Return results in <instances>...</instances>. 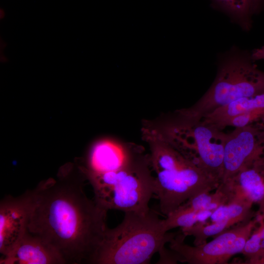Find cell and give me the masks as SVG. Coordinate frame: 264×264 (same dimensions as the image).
Returning a JSON list of instances; mask_svg holds the SVG:
<instances>
[{
  "label": "cell",
  "instance_id": "6da1fadb",
  "mask_svg": "<svg viewBox=\"0 0 264 264\" xmlns=\"http://www.w3.org/2000/svg\"><path fill=\"white\" fill-rule=\"evenodd\" d=\"M82 170V169H81ZM71 169L39 183L28 230L53 246L67 264H93L108 228V210L89 198L87 177Z\"/></svg>",
  "mask_w": 264,
  "mask_h": 264
},
{
  "label": "cell",
  "instance_id": "7a4b0ae2",
  "mask_svg": "<svg viewBox=\"0 0 264 264\" xmlns=\"http://www.w3.org/2000/svg\"><path fill=\"white\" fill-rule=\"evenodd\" d=\"M142 133L155 174L154 195L166 217L188 199L216 189L221 183L168 142L147 130L142 129Z\"/></svg>",
  "mask_w": 264,
  "mask_h": 264
},
{
  "label": "cell",
  "instance_id": "3957f363",
  "mask_svg": "<svg viewBox=\"0 0 264 264\" xmlns=\"http://www.w3.org/2000/svg\"><path fill=\"white\" fill-rule=\"evenodd\" d=\"M122 222L108 227L93 264H145L176 236L155 211L124 212Z\"/></svg>",
  "mask_w": 264,
  "mask_h": 264
},
{
  "label": "cell",
  "instance_id": "277c9868",
  "mask_svg": "<svg viewBox=\"0 0 264 264\" xmlns=\"http://www.w3.org/2000/svg\"><path fill=\"white\" fill-rule=\"evenodd\" d=\"M144 128L168 142L212 177L221 182L227 133L201 119L177 114L176 118Z\"/></svg>",
  "mask_w": 264,
  "mask_h": 264
},
{
  "label": "cell",
  "instance_id": "5b68a950",
  "mask_svg": "<svg viewBox=\"0 0 264 264\" xmlns=\"http://www.w3.org/2000/svg\"><path fill=\"white\" fill-rule=\"evenodd\" d=\"M264 92V72L251 53L232 49L220 62L210 88L193 106L177 111L186 117L201 119L215 110L240 98Z\"/></svg>",
  "mask_w": 264,
  "mask_h": 264
},
{
  "label": "cell",
  "instance_id": "8992f818",
  "mask_svg": "<svg viewBox=\"0 0 264 264\" xmlns=\"http://www.w3.org/2000/svg\"><path fill=\"white\" fill-rule=\"evenodd\" d=\"M84 174L93 188V198L107 210L146 213L150 210L149 202L154 194V176L148 154L121 170Z\"/></svg>",
  "mask_w": 264,
  "mask_h": 264
},
{
  "label": "cell",
  "instance_id": "52a82bcc",
  "mask_svg": "<svg viewBox=\"0 0 264 264\" xmlns=\"http://www.w3.org/2000/svg\"><path fill=\"white\" fill-rule=\"evenodd\" d=\"M247 222L239 223L217 235L211 241L199 245L185 243L186 236L182 232L176 233L169 242L170 249L176 254L178 262L190 264H225L234 255L233 245Z\"/></svg>",
  "mask_w": 264,
  "mask_h": 264
},
{
  "label": "cell",
  "instance_id": "ba28073f",
  "mask_svg": "<svg viewBox=\"0 0 264 264\" xmlns=\"http://www.w3.org/2000/svg\"><path fill=\"white\" fill-rule=\"evenodd\" d=\"M34 199V190L17 197L5 196L0 202V253L8 254L28 231Z\"/></svg>",
  "mask_w": 264,
  "mask_h": 264
},
{
  "label": "cell",
  "instance_id": "9c48e42d",
  "mask_svg": "<svg viewBox=\"0 0 264 264\" xmlns=\"http://www.w3.org/2000/svg\"><path fill=\"white\" fill-rule=\"evenodd\" d=\"M264 147V131L236 128L227 133L223 157L221 182L231 178L251 164Z\"/></svg>",
  "mask_w": 264,
  "mask_h": 264
},
{
  "label": "cell",
  "instance_id": "30bf717a",
  "mask_svg": "<svg viewBox=\"0 0 264 264\" xmlns=\"http://www.w3.org/2000/svg\"><path fill=\"white\" fill-rule=\"evenodd\" d=\"M146 155L120 141L111 139L99 141L91 148L88 155L87 167L82 168L85 174H100L128 167Z\"/></svg>",
  "mask_w": 264,
  "mask_h": 264
},
{
  "label": "cell",
  "instance_id": "8fae6325",
  "mask_svg": "<svg viewBox=\"0 0 264 264\" xmlns=\"http://www.w3.org/2000/svg\"><path fill=\"white\" fill-rule=\"evenodd\" d=\"M0 264H66L60 253L28 230L15 248L0 258Z\"/></svg>",
  "mask_w": 264,
  "mask_h": 264
},
{
  "label": "cell",
  "instance_id": "7c38bea8",
  "mask_svg": "<svg viewBox=\"0 0 264 264\" xmlns=\"http://www.w3.org/2000/svg\"><path fill=\"white\" fill-rule=\"evenodd\" d=\"M224 182L230 185L234 195L253 204L264 202V176L255 161Z\"/></svg>",
  "mask_w": 264,
  "mask_h": 264
},
{
  "label": "cell",
  "instance_id": "4fadbf2b",
  "mask_svg": "<svg viewBox=\"0 0 264 264\" xmlns=\"http://www.w3.org/2000/svg\"><path fill=\"white\" fill-rule=\"evenodd\" d=\"M264 109V92L245 97L220 107L201 119L222 130V125L233 117L253 109Z\"/></svg>",
  "mask_w": 264,
  "mask_h": 264
},
{
  "label": "cell",
  "instance_id": "5bb4252c",
  "mask_svg": "<svg viewBox=\"0 0 264 264\" xmlns=\"http://www.w3.org/2000/svg\"><path fill=\"white\" fill-rule=\"evenodd\" d=\"M215 8L227 14L243 29L251 26L252 16L259 12L258 0H211Z\"/></svg>",
  "mask_w": 264,
  "mask_h": 264
},
{
  "label": "cell",
  "instance_id": "9a60e30c",
  "mask_svg": "<svg viewBox=\"0 0 264 264\" xmlns=\"http://www.w3.org/2000/svg\"><path fill=\"white\" fill-rule=\"evenodd\" d=\"M253 203L238 196L234 195L225 204L215 210L209 217L211 222L223 219L232 220L236 224L248 221L256 216L252 210Z\"/></svg>",
  "mask_w": 264,
  "mask_h": 264
},
{
  "label": "cell",
  "instance_id": "2e32d148",
  "mask_svg": "<svg viewBox=\"0 0 264 264\" xmlns=\"http://www.w3.org/2000/svg\"><path fill=\"white\" fill-rule=\"evenodd\" d=\"M230 186L221 182L214 193H201L187 200L184 206L195 211H214L219 207L226 204L233 197Z\"/></svg>",
  "mask_w": 264,
  "mask_h": 264
},
{
  "label": "cell",
  "instance_id": "e0dca14e",
  "mask_svg": "<svg viewBox=\"0 0 264 264\" xmlns=\"http://www.w3.org/2000/svg\"><path fill=\"white\" fill-rule=\"evenodd\" d=\"M213 212L211 211H195L182 204L163 219L165 229L168 232L178 227L181 229L190 227L198 222H204Z\"/></svg>",
  "mask_w": 264,
  "mask_h": 264
},
{
  "label": "cell",
  "instance_id": "ac0fdd59",
  "mask_svg": "<svg viewBox=\"0 0 264 264\" xmlns=\"http://www.w3.org/2000/svg\"><path fill=\"white\" fill-rule=\"evenodd\" d=\"M235 224L232 220L226 219L207 224L204 222H198L190 227L182 228L181 232L186 237L193 236L194 245H199L205 243L209 237L217 236Z\"/></svg>",
  "mask_w": 264,
  "mask_h": 264
},
{
  "label": "cell",
  "instance_id": "d6986e66",
  "mask_svg": "<svg viewBox=\"0 0 264 264\" xmlns=\"http://www.w3.org/2000/svg\"><path fill=\"white\" fill-rule=\"evenodd\" d=\"M258 225L247 240L242 253L247 258L248 264H264V251L262 246V232L263 219L258 212Z\"/></svg>",
  "mask_w": 264,
  "mask_h": 264
},
{
  "label": "cell",
  "instance_id": "ffe728a7",
  "mask_svg": "<svg viewBox=\"0 0 264 264\" xmlns=\"http://www.w3.org/2000/svg\"><path fill=\"white\" fill-rule=\"evenodd\" d=\"M251 57L254 62L260 60H264V46L253 50L251 53Z\"/></svg>",
  "mask_w": 264,
  "mask_h": 264
},
{
  "label": "cell",
  "instance_id": "44dd1931",
  "mask_svg": "<svg viewBox=\"0 0 264 264\" xmlns=\"http://www.w3.org/2000/svg\"><path fill=\"white\" fill-rule=\"evenodd\" d=\"M258 211L263 219V227L262 232V246L264 251V202L260 204Z\"/></svg>",
  "mask_w": 264,
  "mask_h": 264
},
{
  "label": "cell",
  "instance_id": "7402d4cb",
  "mask_svg": "<svg viewBox=\"0 0 264 264\" xmlns=\"http://www.w3.org/2000/svg\"><path fill=\"white\" fill-rule=\"evenodd\" d=\"M257 163L264 176V147L260 156L257 160Z\"/></svg>",
  "mask_w": 264,
  "mask_h": 264
},
{
  "label": "cell",
  "instance_id": "603a6c76",
  "mask_svg": "<svg viewBox=\"0 0 264 264\" xmlns=\"http://www.w3.org/2000/svg\"><path fill=\"white\" fill-rule=\"evenodd\" d=\"M0 61L1 63H5L8 62V58L3 53H0Z\"/></svg>",
  "mask_w": 264,
  "mask_h": 264
},
{
  "label": "cell",
  "instance_id": "cb8c5ba5",
  "mask_svg": "<svg viewBox=\"0 0 264 264\" xmlns=\"http://www.w3.org/2000/svg\"><path fill=\"white\" fill-rule=\"evenodd\" d=\"M6 16V11L3 8L0 9V20H3Z\"/></svg>",
  "mask_w": 264,
  "mask_h": 264
},
{
  "label": "cell",
  "instance_id": "d4e9b609",
  "mask_svg": "<svg viewBox=\"0 0 264 264\" xmlns=\"http://www.w3.org/2000/svg\"><path fill=\"white\" fill-rule=\"evenodd\" d=\"M260 11L264 9V0H258Z\"/></svg>",
  "mask_w": 264,
  "mask_h": 264
}]
</instances>
